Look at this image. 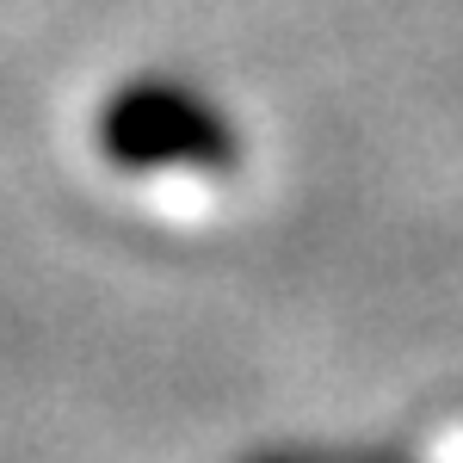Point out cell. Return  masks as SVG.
I'll return each mask as SVG.
<instances>
[{
  "label": "cell",
  "instance_id": "1",
  "mask_svg": "<svg viewBox=\"0 0 463 463\" xmlns=\"http://www.w3.org/2000/svg\"><path fill=\"white\" fill-rule=\"evenodd\" d=\"M93 143L124 174H229L241 161L229 111L174 74L124 80L93 118Z\"/></svg>",
  "mask_w": 463,
  "mask_h": 463
}]
</instances>
